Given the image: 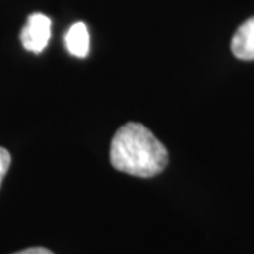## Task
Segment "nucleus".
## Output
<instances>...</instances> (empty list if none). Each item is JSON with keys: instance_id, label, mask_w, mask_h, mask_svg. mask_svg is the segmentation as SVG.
<instances>
[{"instance_id": "nucleus-1", "label": "nucleus", "mask_w": 254, "mask_h": 254, "mask_svg": "<svg viewBox=\"0 0 254 254\" xmlns=\"http://www.w3.org/2000/svg\"><path fill=\"white\" fill-rule=\"evenodd\" d=\"M110 163L122 173L134 177H154L168 164V153L158 138L140 123H126L110 144Z\"/></svg>"}, {"instance_id": "nucleus-2", "label": "nucleus", "mask_w": 254, "mask_h": 254, "mask_svg": "<svg viewBox=\"0 0 254 254\" xmlns=\"http://www.w3.org/2000/svg\"><path fill=\"white\" fill-rule=\"evenodd\" d=\"M51 38V20L43 13H33L20 33L23 47L34 54H40L48 46Z\"/></svg>"}, {"instance_id": "nucleus-3", "label": "nucleus", "mask_w": 254, "mask_h": 254, "mask_svg": "<svg viewBox=\"0 0 254 254\" xmlns=\"http://www.w3.org/2000/svg\"><path fill=\"white\" fill-rule=\"evenodd\" d=\"M232 53L239 60H254V17L246 20L232 38Z\"/></svg>"}, {"instance_id": "nucleus-4", "label": "nucleus", "mask_w": 254, "mask_h": 254, "mask_svg": "<svg viewBox=\"0 0 254 254\" xmlns=\"http://www.w3.org/2000/svg\"><path fill=\"white\" fill-rule=\"evenodd\" d=\"M65 46L78 58H85L89 54V31L85 23L78 21L69 27L65 34Z\"/></svg>"}, {"instance_id": "nucleus-5", "label": "nucleus", "mask_w": 254, "mask_h": 254, "mask_svg": "<svg viewBox=\"0 0 254 254\" xmlns=\"http://www.w3.org/2000/svg\"><path fill=\"white\" fill-rule=\"evenodd\" d=\"M10 163H11L10 153L6 150V148L0 147V185H1V182H3V180H4L6 174H7V171H9Z\"/></svg>"}, {"instance_id": "nucleus-6", "label": "nucleus", "mask_w": 254, "mask_h": 254, "mask_svg": "<svg viewBox=\"0 0 254 254\" xmlns=\"http://www.w3.org/2000/svg\"><path fill=\"white\" fill-rule=\"evenodd\" d=\"M13 254H54L53 252H50L48 249H44V247H30V249H26V250H21V252H17V253Z\"/></svg>"}]
</instances>
